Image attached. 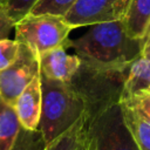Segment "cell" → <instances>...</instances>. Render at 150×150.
<instances>
[{"instance_id": "cell-16", "label": "cell", "mask_w": 150, "mask_h": 150, "mask_svg": "<svg viewBox=\"0 0 150 150\" xmlns=\"http://www.w3.org/2000/svg\"><path fill=\"white\" fill-rule=\"evenodd\" d=\"M77 0H39L30 14H50L64 16Z\"/></svg>"}, {"instance_id": "cell-7", "label": "cell", "mask_w": 150, "mask_h": 150, "mask_svg": "<svg viewBox=\"0 0 150 150\" xmlns=\"http://www.w3.org/2000/svg\"><path fill=\"white\" fill-rule=\"evenodd\" d=\"M131 0H77L64 19L73 28L122 20Z\"/></svg>"}, {"instance_id": "cell-6", "label": "cell", "mask_w": 150, "mask_h": 150, "mask_svg": "<svg viewBox=\"0 0 150 150\" xmlns=\"http://www.w3.org/2000/svg\"><path fill=\"white\" fill-rule=\"evenodd\" d=\"M39 74V57L20 43L16 60L8 68L0 71V98L13 107L21 91Z\"/></svg>"}, {"instance_id": "cell-14", "label": "cell", "mask_w": 150, "mask_h": 150, "mask_svg": "<svg viewBox=\"0 0 150 150\" xmlns=\"http://www.w3.org/2000/svg\"><path fill=\"white\" fill-rule=\"evenodd\" d=\"M20 123L14 108L0 98V150H9L13 145Z\"/></svg>"}, {"instance_id": "cell-19", "label": "cell", "mask_w": 150, "mask_h": 150, "mask_svg": "<svg viewBox=\"0 0 150 150\" xmlns=\"http://www.w3.org/2000/svg\"><path fill=\"white\" fill-rule=\"evenodd\" d=\"M20 50V42L15 39L0 40V71L8 68L18 57Z\"/></svg>"}, {"instance_id": "cell-1", "label": "cell", "mask_w": 150, "mask_h": 150, "mask_svg": "<svg viewBox=\"0 0 150 150\" xmlns=\"http://www.w3.org/2000/svg\"><path fill=\"white\" fill-rule=\"evenodd\" d=\"M66 48H71L81 61L97 67L125 69L142 55V40L128 35L122 20L91 25L77 39H68Z\"/></svg>"}, {"instance_id": "cell-4", "label": "cell", "mask_w": 150, "mask_h": 150, "mask_svg": "<svg viewBox=\"0 0 150 150\" xmlns=\"http://www.w3.org/2000/svg\"><path fill=\"white\" fill-rule=\"evenodd\" d=\"M15 40L29 48L38 57L56 47H66L74 29L64 16L50 14H28L15 23Z\"/></svg>"}, {"instance_id": "cell-18", "label": "cell", "mask_w": 150, "mask_h": 150, "mask_svg": "<svg viewBox=\"0 0 150 150\" xmlns=\"http://www.w3.org/2000/svg\"><path fill=\"white\" fill-rule=\"evenodd\" d=\"M38 1L39 0H5L4 7L13 22L18 23L32 12Z\"/></svg>"}, {"instance_id": "cell-9", "label": "cell", "mask_w": 150, "mask_h": 150, "mask_svg": "<svg viewBox=\"0 0 150 150\" xmlns=\"http://www.w3.org/2000/svg\"><path fill=\"white\" fill-rule=\"evenodd\" d=\"M13 108L20 127L28 130H36L39 128L42 108L40 74L36 75L21 91V94L15 100Z\"/></svg>"}, {"instance_id": "cell-3", "label": "cell", "mask_w": 150, "mask_h": 150, "mask_svg": "<svg viewBox=\"0 0 150 150\" xmlns=\"http://www.w3.org/2000/svg\"><path fill=\"white\" fill-rule=\"evenodd\" d=\"M128 69L97 67L81 61L68 83L84 101L88 121L120 102Z\"/></svg>"}, {"instance_id": "cell-2", "label": "cell", "mask_w": 150, "mask_h": 150, "mask_svg": "<svg viewBox=\"0 0 150 150\" xmlns=\"http://www.w3.org/2000/svg\"><path fill=\"white\" fill-rule=\"evenodd\" d=\"M40 79L42 108L38 129L49 143L86 114V104L68 82L49 80L41 74Z\"/></svg>"}, {"instance_id": "cell-12", "label": "cell", "mask_w": 150, "mask_h": 150, "mask_svg": "<svg viewBox=\"0 0 150 150\" xmlns=\"http://www.w3.org/2000/svg\"><path fill=\"white\" fill-rule=\"evenodd\" d=\"M124 123L130 131L138 150H150V123L131 108L120 102Z\"/></svg>"}, {"instance_id": "cell-13", "label": "cell", "mask_w": 150, "mask_h": 150, "mask_svg": "<svg viewBox=\"0 0 150 150\" xmlns=\"http://www.w3.org/2000/svg\"><path fill=\"white\" fill-rule=\"evenodd\" d=\"M88 123L87 115H82L70 128L47 143L45 150H76L86 132Z\"/></svg>"}, {"instance_id": "cell-8", "label": "cell", "mask_w": 150, "mask_h": 150, "mask_svg": "<svg viewBox=\"0 0 150 150\" xmlns=\"http://www.w3.org/2000/svg\"><path fill=\"white\" fill-rule=\"evenodd\" d=\"M40 74L60 82H69L81 66L76 54H68L66 47H56L39 56Z\"/></svg>"}, {"instance_id": "cell-21", "label": "cell", "mask_w": 150, "mask_h": 150, "mask_svg": "<svg viewBox=\"0 0 150 150\" xmlns=\"http://www.w3.org/2000/svg\"><path fill=\"white\" fill-rule=\"evenodd\" d=\"M76 150H95V146H94V142H93V138L90 137V135L88 134L87 129H86V132L80 142V145Z\"/></svg>"}, {"instance_id": "cell-17", "label": "cell", "mask_w": 150, "mask_h": 150, "mask_svg": "<svg viewBox=\"0 0 150 150\" xmlns=\"http://www.w3.org/2000/svg\"><path fill=\"white\" fill-rule=\"evenodd\" d=\"M120 102L131 108L142 118L150 123V90L138 91L127 98L121 100Z\"/></svg>"}, {"instance_id": "cell-10", "label": "cell", "mask_w": 150, "mask_h": 150, "mask_svg": "<svg viewBox=\"0 0 150 150\" xmlns=\"http://www.w3.org/2000/svg\"><path fill=\"white\" fill-rule=\"evenodd\" d=\"M122 22L129 36L142 40L150 25V0H131Z\"/></svg>"}, {"instance_id": "cell-15", "label": "cell", "mask_w": 150, "mask_h": 150, "mask_svg": "<svg viewBox=\"0 0 150 150\" xmlns=\"http://www.w3.org/2000/svg\"><path fill=\"white\" fill-rule=\"evenodd\" d=\"M47 143L39 129L28 130L20 127L18 136L9 150H45Z\"/></svg>"}, {"instance_id": "cell-20", "label": "cell", "mask_w": 150, "mask_h": 150, "mask_svg": "<svg viewBox=\"0 0 150 150\" xmlns=\"http://www.w3.org/2000/svg\"><path fill=\"white\" fill-rule=\"evenodd\" d=\"M14 26L15 23L7 15L4 4L0 5V40L7 39L9 35V32L12 30V28H14Z\"/></svg>"}, {"instance_id": "cell-5", "label": "cell", "mask_w": 150, "mask_h": 150, "mask_svg": "<svg viewBox=\"0 0 150 150\" xmlns=\"http://www.w3.org/2000/svg\"><path fill=\"white\" fill-rule=\"evenodd\" d=\"M87 131L93 138L95 150H138L124 123L120 102L89 120Z\"/></svg>"}, {"instance_id": "cell-11", "label": "cell", "mask_w": 150, "mask_h": 150, "mask_svg": "<svg viewBox=\"0 0 150 150\" xmlns=\"http://www.w3.org/2000/svg\"><path fill=\"white\" fill-rule=\"evenodd\" d=\"M142 90H150V59L139 55L128 69L121 100Z\"/></svg>"}, {"instance_id": "cell-22", "label": "cell", "mask_w": 150, "mask_h": 150, "mask_svg": "<svg viewBox=\"0 0 150 150\" xmlns=\"http://www.w3.org/2000/svg\"><path fill=\"white\" fill-rule=\"evenodd\" d=\"M142 55L150 57V25L142 39Z\"/></svg>"}]
</instances>
